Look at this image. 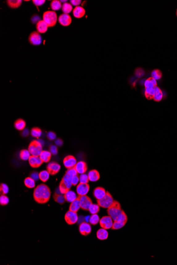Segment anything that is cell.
<instances>
[{
    "mask_svg": "<svg viewBox=\"0 0 177 265\" xmlns=\"http://www.w3.org/2000/svg\"><path fill=\"white\" fill-rule=\"evenodd\" d=\"M50 188L46 185L41 184L36 187L34 190V199L39 204H45L49 201L51 198Z\"/></svg>",
    "mask_w": 177,
    "mask_h": 265,
    "instance_id": "cell-1",
    "label": "cell"
},
{
    "mask_svg": "<svg viewBox=\"0 0 177 265\" xmlns=\"http://www.w3.org/2000/svg\"><path fill=\"white\" fill-rule=\"evenodd\" d=\"M107 213L108 215L113 219V221H121L125 222L127 221V216L121 209V204L118 202L114 201L112 205L108 208Z\"/></svg>",
    "mask_w": 177,
    "mask_h": 265,
    "instance_id": "cell-2",
    "label": "cell"
},
{
    "mask_svg": "<svg viewBox=\"0 0 177 265\" xmlns=\"http://www.w3.org/2000/svg\"><path fill=\"white\" fill-rule=\"evenodd\" d=\"M73 176L66 171L64 176L62 178L59 186V191L60 194H64L72 186V179Z\"/></svg>",
    "mask_w": 177,
    "mask_h": 265,
    "instance_id": "cell-3",
    "label": "cell"
},
{
    "mask_svg": "<svg viewBox=\"0 0 177 265\" xmlns=\"http://www.w3.org/2000/svg\"><path fill=\"white\" fill-rule=\"evenodd\" d=\"M43 20L45 21L49 27H53L56 25L58 21L57 14L54 11H47L43 13Z\"/></svg>",
    "mask_w": 177,
    "mask_h": 265,
    "instance_id": "cell-4",
    "label": "cell"
},
{
    "mask_svg": "<svg viewBox=\"0 0 177 265\" xmlns=\"http://www.w3.org/2000/svg\"><path fill=\"white\" fill-rule=\"evenodd\" d=\"M28 150L32 156H39L43 151V146L38 140H34L29 144Z\"/></svg>",
    "mask_w": 177,
    "mask_h": 265,
    "instance_id": "cell-5",
    "label": "cell"
},
{
    "mask_svg": "<svg viewBox=\"0 0 177 265\" xmlns=\"http://www.w3.org/2000/svg\"><path fill=\"white\" fill-rule=\"evenodd\" d=\"M113 202L114 200L113 196L110 194L109 192H107V193L104 198H102L101 199L97 200L98 205L104 209L109 208L112 205Z\"/></svg>",
    "mask_w": 177,
    "mask_h": 265,
    "instance_id": "cell-6",
    "label": "cell"
},
{
    "mask_svg": "<svg viewBox=\"0 0 177 265\" xmlns=\"http://www.w3.org/2000/svg\"><path fill=\"white\" fill-rule=\"evenodd\" d=\"M28 40L29 43L32 45H40L42 42V36L37 31H32L29 36Z\"/></svg>",
    "mask_w": 177,
    "mask_h": 265,
    "instance_id": "cell-7",
    "label": "cell"
},
{
    "mask_svg": "<svg viewBox=\"0 0 177 265\" xmlns=\"http://www.w3.org/2000/svg\"><path fill=\"white\" fill-rule=\"evenodd\" d=\"M64 219L67 224L69 225H73L78 221L79 217L76 212L69 210L66 213Z\"/></svg>",
    "mask_w": 177,
    "mask_h": 265,
    "instance_id": "cell-8",
    "label": "cell"
},
{
    "mask_svg": "<svg viewBox=\"0 0 177 265\" xmlns=\"http://www.w3.org/2000/svg\"><path fill=\"white\" fill-rule=\"evenodd\" d=\"M113 220L109 215L103 216L100 219L99 224L102 228L106 230L110 229L113 227Z\"/></svg>",
    "mask_w": 177,
    "mask_h": 265,
    "instance_id": "cell-9",
    "label": "cell"
},
{
    "mask_svg": "<svg viewBox=\"0 0 177 265\" xmlns=\"http://www.w3.org/2000/svg\"><path fill=\"white\" fill-rule=\"evenodd\" d=\"M79 198L81 209L83 210L88 211L90 205L93 204L92 200L87 195L79 196Z\"/></svg>",
    "mask_w": 177,
    "mask_h": 265,
    "instance_id": "cell-10",
    "label": "cell"
},
{
    "mask_svg": "<svg viewBox=\"0 0 177 265\" xmlns=\"http://www.w3.org/2000/svg\"><path fill=\"white\" fill-rule=\"evenodd\" d=\"M77 161L76 158L72 155H68L64 158L63 164L67 169H71L75 167Z\"/></svg>",
    "mask_w": 177,
    "mask_h": 265,
    "instance_id": "cell-11",
    "label": "cell"
},
{
    "mask_svg": "<svg viewBox=\"0 0 177 265\" xmlns=\"http://www.w3.org/2000/svg\"><path fill=\"white\" fill-rule=\"evenodd\" d=\"M58 21L59 23L62 26H69L72 23V18L68 14L62 13L59 16Z\"/></svg>",
    "mask_w": 177,
    "mask_h": 265,
    "instance_id": "cell-12",
    "label": "cell"
},
{
    "mask_svg": "<svg viewBox=\"0 0 177 265\" xmlns=\"http://www.w3.org/2000/svg\"><path fill=\"white\" fill-rule=\"evenodd\" d=\"M90 190V186L88 184H83L80 183L78 184L76 186V193L79 196L86 195L88 193Z\"/></svg>",
    "mask_w": 177,
    "mask_h": 265,
    "instance_id": "cell-13",
    "label": "cell"
},
{
    "mask_svg": "<svg viewBox=\"0 0 177 265\" xmlns=\"http://www.w3.org/2000/svg\"><path fill=\"white\" fill-rule=\"evenodd\" d=\"M79 230L80 233H81L82 235L86 236L91 233L92 229L90 224L84 221L80 224Z\"/></svg>",
    "mask_w": 177,
    "mask_h": 265,
    "instance_id": "cell-14",
    "label": "cell"
},
{
    "mask_svg": "<svg viewBox=\"0 0 177 265\" xmlns=\"http://www.w3.org/2000/svg\"><path fill=\"white\" fill-rule=\"evenodd\" d=\"M60 169V165L56 162H51L47 165V171L50 175H54L59 173Z\"/></svg>",
    "mask_w": 177,
    "mask_h": 265,
    "instance_id": "cell-15",
    "label": "cell"
},
{
    "mask_svg": "<svg viewBox=\"0 0 177 265\" xmlns=\"http://www.w3.org/2000/svg\"><path fill=\"white\" fill-rule=\"evenodd\" d=\"M43 162L42 161L39 156H30L29 159V163L31 167L32 168H38L42 165Z\"/></svg>",
    "mask_w": 177,
    "mask_h": 265,
    "instance_id": "cell-16",
    "label": "cell"
},
{
    "mask_svg": "<svg viewBox=\"0 0 177 265\" xmlns=\"http://www.w3.org/2000/svg\"><path fill=\"white\" fill-rule=\"evenodd\" d=\"M36 27L37 32H39V34H44L47 32L49 26L43 20H40V21H38V22L36 23Z\"/></svg>",
    "mask_w": 177,
    "mask_h": 265,
    "instance_id": "cell-17",
    "label": "cell"
},
{
    "mask_svg": "<svg viewBox=\"0 0 177 265\" xmlns=\"http://www.w3.org/2000/svg\"><path fill=\"white\" fill-rule=\"evenodd\" d=\"M107 193L105 190L101 187H98L94 189L93 192V194L94 198L96 199L97 200L101 199L102 198H104Z\"/></svg>",
    "mask_w": 177,
    "mask_h": 265,
    "instance_id": "cell-18",
    "label": "cell"
},
{
    "mask_svg": "<svg viewBox=\"0 0 177 265\" xmlns=\"http://www.w3.org/2000/svg\"><path fill=\"white\" fill-rule=\"evenodd\" d=\"M85 14V10L81 6H76L73 10V15L74 17L77 19H80Z\"/></svg>",
    "mask_w": 177,
    "mask_h": 265,
    "instance_id": "cell-19",
    "label": "cell"
},
{
    "mask_svg": "<svg viewBox=\"0 0 177 265\" xmlns=\"http://www.w3.org/2000/svg\"><path fill=\"white\" fill-rule=\"evenodd\" d=\"M74 168L77 171V173L79 174H82L85 173L88 169L87 164L82 161L77 162Z\"/></svg>",
    "mask_w": 177,
    "mask_h": 265,
    "instance_id": "cell-20",
    "label": "cell"
},
{
    "mask_svg": "<svg viewBox=\"0 0 177 265\" xmlns=\"http://www.w3.org/2000/svg\"><path fill=\"white\" fill-rule=\"evenodd\" d=\"M64 197L65 198V199H66V201L70 202V203H71L72 202L74 201L78 197V195H76V194L75 192L70 190H68L64 194Z\"/></svg>",
    "mask_w": 177,
    "mask_h": 265,
    "instance_id": "cell-21",
    "label": "cell"
},
{
    "mask_svg": "<svg viewBox=\"0 0 177 265\" xmlns=\"http://www.w3.org/2000/svg\"><path fill=\"white\" fill-rule=\"evenodd\" d=\"M81 209V204L80 201L79 196H78L77 199H75L74 201L71 203L70 207H69V210L77 213V211Z\"/></svg>",
    "mask_w": 177,
    "mask_h": 265,
    "instance_id": "cell-22",
    "label": "cell"
},
{
    "mask_svg": "<svg viewBox=\"0 0 177 265\" xmlns=\"http://www.w3.org/2000/svg\"><path fill=\"white\" fill-rule=\"evenodd\" d=\"M88 179L91 182H96L100 179V174L97 170H91L88 173Z\"/></svg>",
    "mask_w": 177,
    "mask_h": 265,
    "instance_id": "cell-23",
    "label": "cell"
},
{
    "mask_svg": "<svg viewBox=\"0 0 177 265\" xmlns=\"http://www.w3.org/2000/svg\"><path fill=\"white\" fill-rule=\"evenodd\" d=\"M97 237L98 239L101 240H105L107 239L108 237V232L107 230L104 228H101L97 232Z\"/></svg>",
    "mask_w": 177,
    "mask_h": 265,
    "instance_id": "cell-24",
    "label": "cell"
},
{
    "mask_svg": "<svg viewBox=\"0 0 177 265\" xmlns=\"http://www.w3.org/2000/svg\"><path fill=\"white\" fill-rule=\"evenodd\" d=\"M51 155L52 154L49 151H43L40 155L39 157L43 163H48L51 160Z\"/></svg>",
    "mask_w": 177,
    "mask_h": 265,
    "instance_id": "cell-25",
    "label": "cell"
},
{
    "mask_svg": "<svg viewBox=\"0 0 177 265\" xmlns=\"http://www.w3.org/2000/svg\"><path fill=\"white\" fill-rule=\"evenodd\" d=\"M23 1L21 0H8L6 3L8 6L12 9H17L21 6Z\"/></svg>",
    "mask_w": 177,
    "mask_h": 265,
    "instance_id": "cell-26",
    "label": "cell"
},
{
    "mask_svg": "<svg viewBox=\"0 0 177 265\" xmlns=\"http://www.w3.org/2000/svg\"><path fill=\"white\" fill-rule=\"evenodd\" d=\"M51 8L52 10L54 11H58L60 10V9H62V4L60 1L59 0H53L51 1L50 4Z\"/></svg>",
    "mask_w": 177,
    "mask_h": 265,
    "instance_id": "cell-27",
    "label": "cell"
},
{
    "mask_svg": "<svg viewBox=\"0 0 177 265\" xmlns=\"http://www.w3.org/2000/svg\"><path fill=\"white\" fill-rule=\"evenodd\" d=\"M155 87H147L145 88V95L147 100H152L155 93Z\"/></svg>",
    "mask_w": 177,
    "mask_h": 265,
    "instance_id": "cell-28",
    "label": "cell"
},
{
    "mask_svg": "<svg viewBox=\"0 0 177 265\" xmlns=\"http://www.w3.org/2000/svg\"><path fill=\"white\" fill-rule=\"evenodd\" d=\"M163 98V93L162 90H161L160 88L156 86L155 88V93L153 96V100L155 101L160 102L161 101Z\"/></svg>",
    "mask_w": 177,
    "mask_h": 265,
    "instance_id": "cell-29",
    "label": "cell"
},
{
    "mask_svg": "<svg viewBox=\"0 0 177 265\" xmlns=\"http://www.w3.org/2000/svg\"><path fill=\"white\" fill-rule=\"evenodd\" d=\"M14 127L18 130H23L26 127V122L21 118L18 119L14 122Z\"/></svg>",
    "mask_w": 177,
    "mask_h": 265,
    "instance_id": "cell-30",
    "label": "cell"
},
{
    "mask_svg": "<svg viewBox=\"0 0 177 265\" xmlns=\"http://www.w3.org/2000/svg\"><path fill=\"white\" fill-rule=\"evenodd\" d=\"M144 86L145 88L147 87H155L157 86L156 80L153 78V77H150L145 81Z\"/></svg>",
    "mask_w": 177,
    "mask_h": 265,
    "instance_id": "cell-31",
    "label": "cell"
},
{
    "mask_svg": "<svg viewBox=\"0 0 177 265\" xmlns=\"http://www.w3.org/2000/svg\"><path fill=\"white\" fill-rule=\"evenodd\" d=\"M53 198L55 200V201L57 203H59L60 204H63L65 203V202L66 201L65 198L64 197V194H58L57 193H55L54 195H53Z\"/></svg>",
    "mask_w": 177,
    "mask_h": 265,
    "instance_id": "cell-32",
    "label": "cell"
},
{
    "mask_svg": "<svg viewBox=\"0 0 177 265\" xmlns=\"http://www.w3.org/2000/svg\"><path fill=\"white\" fill-rule=\"evenodd\" d=\"M73 6L68 2L64 3L62 5V11L63 13L65 14H69L73 11Z\"/></svg>",
    "mask_w": 177,
    "mask_h": 265,
    "instance_id": "cell-33",
    "label": "cell"
},
{
    "mask_svg": "<svg viewBox=\"0 0 177 265\" xmlns=\"http://www.w3.org/2000/svg\"><path fill=\"white\" fill-rule=\"evenodd\" d=\"M24 183L26 187L28 188H32L35 187V181L31 177H28L25 179Z\"/></svg>",
    "mask_w": 177,
    "mask_h": 265,
    "instance_id": "cell-34",
    "label": "cell"
},
{
    "mask_svg": "<svg viewBox=\"0 0 177 265\" xmlns=\"http://www.w3.org/2000/svg\"><path fill=\"white\" fill-rule=\"evenodd\" d=\"M31 155L29 150L23 149L20 152V157L23 160H29Z\"/></svg>",
    "mask_w": 177,
    "mask_h": 265,
    "instance_id": "cell-35",
    "label": "cell"
},
{
    "mask_svg": "<svg viewBox=\"0 0 177 265\" xmlns=\"http://www.w3.org/2000/svg\"><path fill=\"white\" fill-rule=\"evenodd\" d=\"M49 175H50V174L47 171H43L39 173V179L42 182H46L48 180Z\"/></svg>",
    "mask_w": 177,
    "mask_h": 265,
    "instance_id": "cell-36",
    "label": "cell"
},
{
    "mask_svg": "<svg viewBox=\"0 0 177 265\" xmlns=\"http://www.w3.org/2000/svg\"><path fill=\"white\" fill-rule=\"evenodd\" d=\"M100 206L98 204H92L88 209V211L91 215L97 214L100 210Z\"/></svg>",
    "mask_w": 177,
    "mask_h": 265,
    "instance_id": "cell-37",
    "label": "cell"
},
{
    "mask_svg": "<svg viewBox=\"0 0 177 265\" xmlns=\"http://www.w3.org/2000/svg\"><path fill=\"white\" fill-rule=\"evenodd\" d=\"M100 220V218L97 214L91 215L89 219V222L91 224L94 226V225H96L98 223H99Z\"/></svg>",
    "mask_w": 177,
    "mask_h": 265,
    "instance_id": "cell-38",
    "label": "cell"
},
{
    "mask_svg": "<svg viewBox=\"0 0 177 265\" xmlns=\"http://www.w3.org/2000/svg\"><path fill=\"white\" fill-rule=\"evenodd\" d=\"M30 134L32 137L38 138L42 135V130H40L39 128H32L30 132Z\"/></svg>",
    "mask_w": 177,
    "mask_h": 265,
    "instance_id": "cell-39",
    "label": "cell"
},
{
    "mask_svg": "<svg viewBox=\"0 0 177 265\" xmlns=\"http://www.w3.org/2000/svg\"><path fill=\"white\" fill-rule=\"evenodd\" d=\"M126 223V222H123V221H113V227L111 229L113 230L120 229L122 227H124Z\"/></svg>",
    "mask_w": 177,
    "mask_h": 265,
    "instance_id": "cell-40",
    "label": "cell"
},
{
    "mask_svg": "<svg viewBox=\"0 0 177 265\" xmlns=\"http://www.w3.org/2000/svg\"><path fill=\"white\" fill-rule=\"evenodd\" d=\"M152 77L154 78L155 80H158L161 79L162 76V72L159 70H153L151 73Z\"/></svg>",
    "mask_w": 177,
    "mask_h": 265,
    "instance_id": "cell-41",
    "label": "cell"
},
{
    "mask_svg": "<svg viewBox=\"0 0 177 265\" xmlns=\"http://www.w3.org/2000/svg\"><path fill=\"white\" fill-rule=\"evenodd\" d=\"M80 183H83V184H88L89 179H88V175L86 174H80L79 176Z\"/></svg>",
    "mask_w": 177,
    "mask_h": 265,
    "instance_id": "cell-42",
    "label": "cell"
},
{
    "mask_svg": "<svg viewBox=\"0 0 177 265\" xmlns=\"http://www.w3.org/2000/svg\"><path fill=\"white\" fill-rule=\"evenodd\" d=\"M0 192L1 195H5L9 192V187L8 185L4 183H2L0 186Z\"/></svg>",
    "mask_w": 177,
    "mask_h": 265,
    "instance_id": "cell-43",
    "label": "cell"
},
{
    "mask_svg": "<svg viewBox=\"0 0 177 265\" xmlns=\"http://www.w3.org/2000/svg\"><path fill=\"white\" fill-rule=\"evenodd\" d=\"M9 202V198L5 195H1L0 197V204L1 205H6Z\"/></svg>",
    "mask_w": 177,
    "mask_h": 265,
    "instance_id": "cell-44",
    "label": "cell"
},
{
    "mask_svg": "<svg viewBox=\"0 0 177 265\" xmlns=\"http://www.w3.org/2000/svg\"><path fill=\"white\" fill-rule=\"evenodd\" d=\"M49 151L51 152V154L54 155H56L57 154V148L56 146L55 145H51L49 147Z\"/></svg>",
    "mask_w": 177,
    "mask_h": 265,
    "instance_id": "cell-45",
    "label": "cell"
},
{
    "mask_svg": "<svg viewBox=\"0 0 177 265\" xmlns=\"http://www.w3.org/2000/svg\"><path fill=\"white\" fill-rule=\"evenodd\" d=\"M32 2L33 4L35 5L36 6H43L45 3L46 1L45 0H33Z\"/></svg>",
    "mask_w": 177,
    "mask_h": 265,
    "instance_id": "cell-46",
    "label": "cell"
},
{
    "mask_svg": "<svg viewBox=\"0 0 177 265\" xmlns=\"http://www.w3.org/2000/svg\"><path fill=\"white\" fill-rule=\"evenodd\" d=\"M79 182H80V179L79 176H78V175L74 176L72 177V185H73V186H76V185H77V184L79 183Z\"/></svg>",
    "mask_w": 177,
    "mask_h": 265,
    "instance_id": "cell-47",
    "label": "cell"
},
{
    "mask_svg": "<svg viewBox=\"0 0 177 265\" xmlns=\"http://www.w3.org/2000/svg\"><path fill=\"white\" fill-rule=\"evenodd\" d=\"M47 138L51 140H53L56 139V135L54 132L50 131L47 134Z\"/></svg>",
    "mask_w": 177,
    "mask_h": 265,
    "instance_id": "cell-48",
    "label": "cell"
},
{
    "mask_svg": "<svg viewBox=\"0 0 177 265\" xmlns=\"http://www.w3.org/2000/svg\"><path fill=\"white\" fill-rule=\"evenodd\" d=\"M81 0H71L70 1V3L72 4V6H78L81 3Z\"/></svg>",
    "mask_w": 177,
    "mask_h": 265,
    "instance_id": "cell-49",
    "label": "cell"
},
{
    "mask_svg": "<svg viewBox=\"0 0 177 265\" xmlns=\"http://www.w3.org/2000/svg\"><path fill=\"white\" fill-rule=\"evenodd\" d=\"M30 177L32 178L35 181H38L39 179V174L37 172H34L31 174Z\"/></svg>",
    "mask_w": 177,
    "mask_h": 265,
    "instance_id": "cell-50",
    "label": "cell"
},
{
    "mask_svg": "<svg viewBox=\"0 0 177 265\" xmlns=\"http://www.w3.org/2000/svg\"><path fill=\"white\" fill-rule=\"evenodd\" d=\"M29 131L28 129L25 128V129H23V130L22 135H23V137H27V136H28V135H29Z\"/></svg>",
    "mask_w": 177,
    "mask_h": 265,
    "instance_id": "cell-51",
    "label": "cell"
},
{
    "mask_svg": "<svg viewBox=\"0 0 177 265\" xmlns=\"http://www.w3.org/2000/svg\"><path fill=\"white\" fill-rule=\"evenodd\" d=\"M55 144L58 146H61L63 145V141L60 139H57L55 141Z\"/></svg>",
    "mask_w": 177,
    "mask_h": 265,
    "instance_id": "cell-52",
    "label": "cell"
},
{
    "mask_svg": "<svg viewBox=\"0 0 177 265\" xmlns=\"http://www.w3.org/2000/svg\"><path fill=\"white\" fill-rule=\"evenodd\" d=\"M37 140H38V141L40 143H41V145L43 146V144H44V142H43V140H42V139H38Z\"/></svg>",
    "mask_w": 177,
    "mask_h": 265,
    "instance_id": "cell-53",
    "label": "cell"
},
{
    "mask_svg": "<svg viewBox=\"0 0 177 265\" xmlns=\"http://www.w3.org/2000/svg\"><path fill=\"white\" fill-rule=\"evenodd\" d=\"M176 15H177V11H176Z\"/></svg>",
    "mask_w": 177,
    "mask_h": 265,
    "instance_id": "cell-54",
    "label": "cell"
}]
</instances>
